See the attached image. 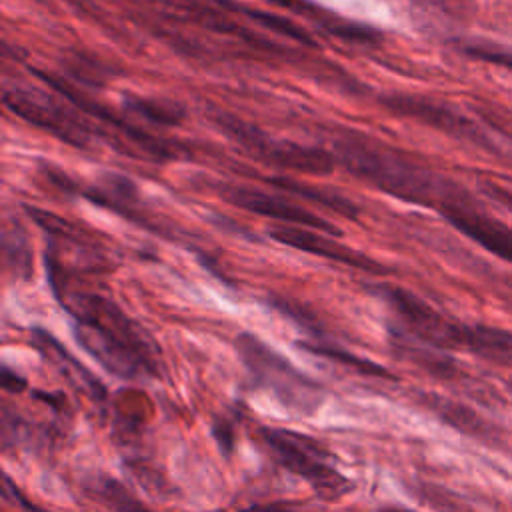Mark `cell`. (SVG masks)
<instances>
[{
	"label": "cell",
	"mask_w": 512,
	"mask_h": 512,
	"mask_svg": "<svg viewBox=\"0 0 512 512\" xmlns=\"http://www.w3.org/2000/svg\"><path fill=\"white\" fill-rule=\"evenodd\" d=\"M52 294L72 316L76 342L108 372L122 380H146L160 374L158 346L150 334L110 298L78 288L58 258L46 254Z\"/></svg>",
	"instance_id": "obj_1"
},
{
	"label": "cell",
	"mask_w": 512,
	"mask_h": 512,
	"mask_svg": "<svg viewBox=\"0 0 512 512\" xmlns=\"http://www.w3.org/2000/svg\"><path fill=\"white\" fill-rule=\"evenodd\" d=\"M336 162L348 172L406 202L436 206L438 210L458 200L448 182L418 166L404 154L362 136H342L334 144Z\"/></svg>",
	"instance_id": "obj_2"
},
{
	"label": "cell",
	"mask_w": 512,
	"mask_h": 512,
	"mask_svg": "<svg viewBox=\"0 0 512 512\" xmlns=\"http://www.w3.org/2000/svg\"><path fill=\"white\" fill-rule=\"evenodd\" d=\"M234 346L254 388L266 390L292 414L312 416L318 412L326 398V390L318 380L298 370L278 350L250 332H240Z\"/></svg>",
	"instance_id": "obj_3"
},
{
	"label": "cell",
	"mask_w": 512,
	"mask_h": 512,
	"mask_svg": "<svg viewBox=\"0 0 512 512\" xmlns=\"http://www.w3.org/2000/svg\"><path fill=\"white\" fill-rule=\"evenodd\" d=\"M258 438L268 454L288 472L300 476L320 500L336 502L354 490V482L336 466V458L312 436L288 428L262 426Z\"/></svg>",
	"instance_id": "obj_4"
},
{
	"label": "cell",
	"mask_w": 512,
	"mask_h": 512,
	"mask_svg": "<svg viewBox=\"0 0 512 512\" xmlns=\"http://www.w3.org/2000/svg\"><path fill=\"white\" fill-rule=\"evenodd\" d=\"M212 122L218 130H222L228 138L240 144L250 156L256 160L286 170H298L308 174H330L336 166L334 154L288 140H274L258 126L248 124L246 120L228 114V112H214Z\"/></svg>",
	"instance_id": "obj_5"
},
{
	"label": "cell",
	"mask_w": 512,
	"mask_h": 512,
	"mask_svg": "<svg viewBox=\"0 0 512 512\" xmlns=\"http://www.w3.org/2000/svg\"><path fill=\"white\" fill-rule=\"evenodd\" d=\"M374 292L394 310L400 320V334H408L416 342L438 350H462L466 324L454 322L434 310L428 302L406 288L378 284Z\"/></svg>",
	"instance_id": "obj_6"
},
{
	"label": "cell",
	"mask_w": 512,
	"mask_h": 512,
	"mask_svg": "<svg viewBox=\"0 0 512 512\" xmlns=\"http://www.w3.org/2000/svg\"><path fill=\"white\" fill-rule=\"evenodd\" d=\"M2 98L8 110H12L16 116L24 118L32 126L60 138L66 144L78 148L88 146L90 130L84 120H80L72 110L56 102L52 96L38 90L6 86Z\"/></svg>",
	"instance_id": "obj_7"
},
{
	"label": "cell",
	"mask_w": 512,
	"mask_h": 512,
	"mask_svg": "<svg viewBox=\"0 0 512 512\" xmlns=\"http://www.w3.org/2000/svg\"><path fill=\"white\" fill-rule=\"evenodd\" d=\"M380 104L396 116L412 118L452 138L490 148L488 136L470 118H466L448 104L414 94H386L380 98Z\"/></svg>",
	"instance_id": "obj_8"
},
{
	"label": "cell",
	"mask_w": 512,
	"mask_h": 512,
	"mask_svg": "<svg viewBox=\"0 0 512 512\" xmlns=\"http://www.w3.org/2000/svg\"><path fill=\"white\" fill-rule=\"evenodd\" d=\"M220 194L224 196V200H228L230 204L266 216V218H274L280 224H290V226H302V228H312L324 234H338V228H334L332 222L316 216L314 212L298 206L296 202L278 196V194H270L258 188H248V186H238V184H220Z\"/></svg>",
	"instance_id": "obj_9"
},
{
	"label": "cell",
	"mask_w": 512,
	"mask_h": 512,
	"mask_svg": "<svg viewBox=\"0 0 512 512\" xmlns=\"http://www.w3.org/2000/svg\"><path fill=\"white\" fill-rule=\"evenodd\" d=\"M270 236L286 246H292L296 250L320 256V258H328L352 268H358L362 272L368 274H386L388 268L384 264H380L378 260L366 256L364 252L352 250L346 244L330 238L324 232L312 230V228H302V226H290V224H276L270 230Z\"/></svg>",
	"instance_id": "obj_10"
},
{
	"label": "cell",
	"mask_w": 512,
	"mask_h": 512,
	"mask_svg": "<svg viewBox=\"0 0 512 512\" xmlns=\"http://www.w3.org/2000/svg\"><path fill=\"white\" fill-rule=\"evenodd\" d=\"M32 72L42 80L46 82L48 86H52L58 94H62L64 98H68L70 102H74V106H78L82 112L94 116L96 120H102L104 124H110L114 126L126 140H130L134 146H138L140 150H144V156L148 158H156V160H166V158H174L176 154L172 152V146L164 140H158L156 136H150L148 132L140 130L138 126H134L132 122L116 116L114 112L106 110L104 106H100L98 102H94L92 98H88L86 94H82L78 88L70 86L68 82L52 76V74H46L42 70H36L32 68Z\"/></svg>",
	"instance_id": "obj_11"
},
{
	"label": "cell",
	"mask_w": 512,
	"mask_h": 512,
	"mask_svg": "<svg viewBox=\"0 0 512 512\" xmlns=\"http://www.w3.org/2000/svg\"><path fill=\"white\" fill-rule=\"evenodd\" d=\"M444 218L476 244L492 252L494 256L512 264V228L486 216L474 206H468L462 198L448 202L440 208Z\"/></svg>",
	"instance_id": "obj_12"
},
{
	"label": "cell",
	"mask_w": 512,
	"mask_h": 512,
	"mask_svg": "<svg viewBox=\"0 0 512 512\" xmlns=\"http://www.w3.org/2000/svg\"><path fill=\"white\" fill-rule=\"evenodd\" d=\"M30 342L50 364H54L70 380L72 386L80 388L92 400L104 402L106 388L100 384V380L90 370H86L72 354H68V350L62 348V344L52 334L40 328H32Z\"/></svg>",
	"instance_id": "obj_13"
},
{
	"label": "cell",
	"mask_w": 512,
	"mask_h": 512,
	"mask_svg": "<svg viewBox=\"0 0 512 512\" xmlns=\"http://www.w3.org/2000/svg\"><path fill=\"white\" fill-rule=\"evenodd\" d=\"M462 350L496 364L512 366V332L496 326L466 324Z\"/></svg>",
	"instance_id": "obj_14"
},
{
	"label": "cell",
	"mask_w": 512,
	"mask_h": 512,
	"mask_svg": "<svg viewBox=\"0 0 512 512\" xmlns=\"http://www.w3.org/2000/svg\"><path fill=\"white\" fill-rule=\"evenodd\" d=\"M266 182H270L274 188H278L286 194H292L296 198L320 204L322 208L332 210V212H336L344 218H356L358 212H360L358 206L348 196H344L340 192H334L330 188H320V186H314V184L290 178V176L288 178L286 176H272V178H266Z\"/></svg>",
	"instance_id": "obj_15"
},
{
	"label": "cell",
	"mask_w": 512,
	"mask_h": 512,
	"mask_svg": "<svg viewBox=\"0 0 512 512\" xmlns=\"http://www.w3.org/2000/svg\"><path fill=\"white\" fill-rule=\"evenodd\" d=\"M420 404L426 406L430 412H434L438 418H442L446 424L458 428L464 434L490 438V424H486L476 412H472L468 406L448 400L438 394L424 392L420 394Z\"/></svg>",
	"instance_id": "obj_16"
},
{
	"label": "cell",
	"mask_w": 512,
	"mask_h": 512,
	"mask_svg": "<svg viewBox=\"0 0 512 512\" xmlns=\"http://www.w3.org/2000/svg\"><path fill=\"white\" fill-rule=\"evenodd\" d=\"M124 108L140 120L162 124V126H176L186 116L184 108L178 102L166 100V98H150V96L130 94L124 98Z\"/></svg>",
	"instance_id": "obj_17"
},
{
	"label": "cell",
	"mask_w": 512,
	"mask_h": 512,
	"mask_svg": "<svg viewBox=\"0 0 512 512\" xmlns=\"http://www.w3.org/2000/svg\"><path fill=\"white\" fill-rule=\"evenodd\" d=\"M226 6V10H234V12H242L248 20H252V22H256V24H260L262 28H268V30H272L274 34H280V36H286V38H290V40H296V42H300V44H304V46H310V48H316L318 44L314 42V38L302 28V26H298V24H294L292 20H288V18H284V16H280V14H276V12H266V10H258V8H250V6H240V4H236V2H232V0H222ZM220 6V4H218Z\"/></svg>",
	"instance_id": "obj_18"
},
{
	"label": "cell",
	"mask_w": 512,
	"mask_h": 512,
	"mask_svg": "<svg viewBox=\"0 0 512 512\" xmlns=\"http://www.w3.org/2000/svg\"><path fill=\"white\" fill-rule=\"evenodd\" d=\"M298 346L310 354H316V356H322L330 362H336V364H342V366H348L350 370H356L364 376H380V378H392V374L382 368L380 364L372 362V360H366L362 356H356L336 344H330V342H322L320 338H316L314 342L310 340H304V342H298Z\"/></svg>",
	"instance_id": "obj_19"
},
{
	"label": "cell",
	"mask_w": 512,
	"mask_h": 512,
	"mask_svg": "<svg viewBox=\"0 0 512 512\" xmlns=\"http://www.w3.org/2000/svg\"><path fill=\"white\" fill-rule=\"evenodd\" d=\"M90 494L112 512H152L122 482L110 476H96L88 484Z\"/></svg>",
	"instance_id": "obj_20"
},
{
	"label": "cell",
	"mask_w": 512,
	"mask_h": 512,
	"mask_svg": "<svg viewBox=\"0 0 512 512\" xmlns=\"http://www.w3.org/2000/svg\"><path fill=\"white\" fill-rule=\"evenodd\" d=\"M2 248H4V262L14 276L28 278L32 272V252L28 238L22 226L14 220H6L2 232Z\"/></svg>",
	"instance_id": "obj_21"
},
{
	"label": "cell",
	"mask_w": 512,
	"mask_h": 512,
	"mask_svg": "<svg viewBox=\"0 0 512 512\" xmlns=\"http://www.w3.org/2000/svg\"><path fill=\"white\" fill-rule=\"evenodd\" d=\"M318 24L328 34L338 36V38H342L346 42L364 44V46H374V44L380 42V32L376 28L368 26V24H362V22H352V20H344L340 16L328 14Z\"/></svg>",
	"instance_id": "obj_22"
},
{
	"label": "cell",
	"mask_w": 512,
	"mask_h": 512,
	"mask_svg": "<svg viewBox=\"0 0 512 512\" xmlns=\"http://www.w3.org/2000/svg\"><path fill=\"white\" fill-rule=\"evenodd\" d=\"M68 68L80 82L88 84H100L108 74V68L100 60L86 54H74L68 62Z\"/></svg>",
	"instance_id": "obj_23"
},
{
	"label": "cell",
	"mask_w": 512,
	"mask_h": 512,
	"mask_svg": "<svg viewBox=\"0 0 512 512\" xmlns=\"http://www.w3.org/2000/svg\"><path fill=\"white\" fill-rule=\"evenodd\" d=\"M234 424L224 416V418H218L212 422V436L216 438L222 454L230 456L234 446H236V432H234Z\"/></svg>",
	"instance_id": "obj_24"
},
{
	"label": "cell",
	"mask_w": 512,
	"mask_h": 512,
	"mask_svg": "<svg viewBox=\"0 0 512 512\" xmlns=\"http://www.w3.org/2000/svg\"><path fill=\"white\" fill-rule=\"evenodd\" d=\"M266 2H270V4H274V6H280V8H288V10L298 12V14L314 16L318 22H320L324 16L330 14V12L322 10L320 6H316V4H312V2H308V0H266Z\"/></svg>",
	"instance_id": "obj_25"
},
{
	"label": "cell",
	"mask_w": 512,
	"mask_h": 512,
	"mask_svg": "<svg viewBox=\"0 0 512 512\" xmlns=\"http://www.w3.org/2000/svg\"><path fill=\"white\" fill-rule=\"evenodd\" d=\"M466 52L474 58H482V60H490V62H498V64H510L512 66V58L506 52H496L488 46H468Z\"/></svg>",
	"instance_id": "obj_26"
},
{
	"label": "cell",
	"mask_w": 512,
	"mask_h": 512,
	"mask_svg": "<svg viewBox=\"0 0 512 512\" xmlns=\"http://www.w3.org/2000/svg\"><path fill=\"white\" fill-rule=\"evenodd\" d=\"M2 388H4L6 392L16 394V392L26 390V388H28V382H26V378H22L20 374H16L10 366H4V368H2Z\"/></svg>",
	"instance_id": "obj_27"
},
{
	"label": "cell",
	"mask_w": 512,
	"mask_h": 512,
	"mask_svg": "<svg viewBox=\"0 0 512 512\" xmlns=\"http://www.w3.org/2000/svg\"><path fill=\"white\" fill-rule=\"evenodd\" d=\"M482 188H484V192L490 198H494L500 206H504V208H508L512 212V190H508V188H504L500 184H494V182H484Z\"/></svg>",
	"instance_id": "obj_28"
},
{
	"label": "cell",
	"mask_w": 512,
	"mask_h": 512,
	"mask_svg": "<svg viewBox=\"0 0 512 512\" xmlns=\"http://www.w3.org/2000/svg\"><path fill=\"white\" fill-rule=\"evenodd\" d=\"M4 494H6V498H12L14 504L18 502V506L26 508L28 512H46V510H40V508H36L34 504H30V502L24 498V494L14 486V482H12V478H10L8 474H4Z\"/></svg>",
	"instance_id": "obj_29"
},
{
	"label": "cell",
	"mask_w": 512,
	"mask_h": 512,
	"mask_svg": "<svg viewBox=\"0 0 512 512\" xmlns=\"http://www.w3.org/2000/svg\"><path fill=\"white\" fill-rule=\"evenodd\" d=\"M236 512H292L286 504H278V502H268V504H252L246 508H240Z\"/></svg>",
	"instance_id": "obj_30"
},
{
	"label": "cell",
	"mask_w": 512,
	"mask_h": 512,
	"mask_svg": "<svg viewBox=\"0 0 512 512\" xmlns=\"http://www.w3.org/2000/svg\"><path fill=\"white\" fill-rule=\"evenodd\" d=\"M380 512H416V510H410V508H404V506H386Z\"/></svg>",
	"instance_id": "obj_31"
}]
</instances>
